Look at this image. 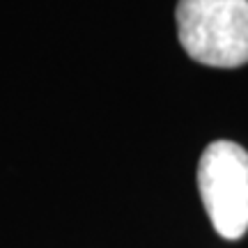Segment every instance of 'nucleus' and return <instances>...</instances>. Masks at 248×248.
I'll return each mask as SVG.
<instances>
[{"instance_id": "nucleus-1", "label": "nucleus", "mask_w": 248, "mask_h": 248, "mask_svg": "<svg viewBox=\"0 0 248 248\" xmlns=\"http://www.w3.org/2000/svg\"><path fill=\"white\" fill-rule=\"evenodd\" d=\"M177 32L195 62L241 67L248 62V0H179Z\"/></svg>"}, {"instance_id": "nucleus-2", "label": "nucleus", "mask_w": 248, "mask_h": 248, "mask_svg": "<svg viewBox=\"0 0 248 248\" xmlns=\"http://www.w3.org/2000/svg\"><path fill=\"white\" fill-rule=\"evenodd\" d=\"M198 188L214 230L239 239L248 230V152L230 140L207 145L198 166Z\"/></svg>"}]
</instances>
